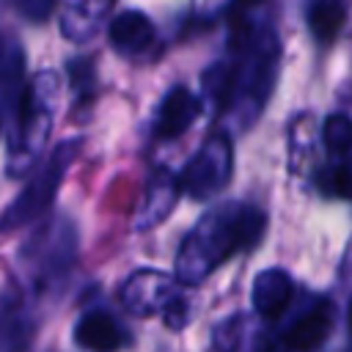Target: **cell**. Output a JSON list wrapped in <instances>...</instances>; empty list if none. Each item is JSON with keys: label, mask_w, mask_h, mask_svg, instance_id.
Instances as JSON below:
<instances>
[{"label": "cell", "mask_w": 352, "mask_h": 352, "mask_svg": "<svg viewBox=\"0 0 352 352\" xmlns=\"http://www.w3.org/2000/svg\"><path fill=\"white\" fill-rule=\"evenodd\" d=\"M121 297H124V305L132 311V314H151V311H165L176 297L170 294V283L162 272H154V270H143V272H135L124 289H121Z\"/></svg>", "instance_id": "8992f818"}, {"label": "cell", "mask_w": 352, "mask_h": 352, "mask_svg": "<svg viewBox=\"0 0 352 352\" xmlns=\"http://www.w3.org/2000/svg\"><path fill=\"white\" fill-rule=\"evenodd\" d=\"M231 162H234L231 140L223 132H214L192 154V160L187 162V168L179 176V184H182V190L190 198L204 201V198L214 195L217 190H223L228 184V179H231Z\"/></svg>", "instance_id": "277c9868"}, {"label": "cell", "mask_w": 352, "mask_h": 352, "mask_svg": "<svg viewBox=\"0 0 352 352\" xmlns=\"http://www.w3.org/2000/svg\"><path fill=\"white\" fill-rule=\"evenodd\" d=\"M294 283L283 270H264L253 280V308L264 319H278L292 302Z\"/></svg>", "instance_id": "30bf717a"}, {"label": "cell", "mask_w": 352, "mask_h": 352, "mask_svg": "<svg viewBox=\"0 0 352 352\" xmlns=\"http://www.w3.org/2000/svg\"><path fill=\"white\" fill-rule=\"evenodd\" d=\"M346 316H349V333H352V302H349V311H346Z\"/></svg>", "instance_id": "e0dca14e"}, {"label": "cell", "mask_w": 352, "mask_h": 352, "mask_svg": "<svg viewBox=\"0 0 352 352\" xmlns=\"http://www.w3.org/2000/svg\"><path fill=\"white\" fill-rule=\"evenodd\" d=\"M322 138L330 154L336 157H352V118L333 113L327 116L324 126H322Z\"/></svg>", "instance_id": "4fadbf2b"}, {"label": "cell", "mask_w": 352, "mask_h": 352, "mask_svg": "<svg viewBox=\"0 0 352 352\" xmlns=\"http://www.w3.org/2000/svg\"><path fill=\"white\" fill-rule=\"evenodd\" d=\"M80 151V140H63L55 146L50 160L33 173V179L19 190V195L8 204V209L0 217V231H14L19 226H28L38 214H44L66 176V168Z\"/></svg>", "instance_id": "7a4b0ae2"}, {"label": "cell", "mask_w": 352, "mask_h": 352, "mask_svg": "<svg viewBox=\"0 0 352 352\" xmlns=\"http://www.w3.org/2000/svg\"><path fill=\"white\" fill-rule=\"evenodd\" d=\"M74 338L88 352H116L126 344V330L110 311H88L74 327Z\"/></svg>", "instance_id": "ba28073f"}, {"label": "cell", "mask_w": 352, "mask_h": 352, "mask_svg": "<svg viewBox=\"0 0 352 352\" xmlns=\"http://www.w3.org/2000/svg\"><path fill=\"white\" fill-rule=\"evenodd\" d=\"M14 6H16V11H19L25 19H30V22H44V19L52 14L55 0H14Z\"/></svg>", "instance_id": "9a60e30c"}, {"label": "cell", "mask_w": 352, "mask_h": 352, "mask_svg": "<svg viewBox=\"0 0 352 352\" xmlns=\"http://www.w3.org/2000/svg\"><path fill=\"white\" fill-rule=\"evenodd\" d=\"M201 116V102L195 99V94H190L187 88L176 85L165 94L160 110H157V121H154V138L160 140H176L179 135H184L192 121Z\"/></svg>", "instance_id": "5b68a950"}, {"label": "cell", "mask_w": 352, "mask_h": 352, "mask_svg": "<svg viewBox=\"0 0 352 352\" xmlns=\"http://www.w3.org/2000/svg\"><path fill=\"white\" fill-rule=\"evenodd\" d=\"M154 41V25L146 14L140 11H121L110 22V44L118 52L135 55L143 52Z\"/></svg>", "instance_id": "8fae6325"}, {"label": "cell", "mask_w": 352, "mask_h": 352, "mask_svg": "<svg viewBox=\"0 0 352 352\" xmlns=\"http://www.w3.org/2000/svg\"><path fill=\"white\" fill-rule=\"evenodd\" d=\"M179 192H182L179 176H173L170 170L160 168V170L148 179V184H146V195H143L140 212H138V217H135V228L143 231V228L157 226L162 217H168V212L173 209Z\"/></svg>", "instance_id": "9c48e42d"}, {"label": "cell", "mask_w": 352, "mask_h": 352, "mask_svg": "<svg viewBox=\"0 0 352 352\" xmlns=\"http://www.w3.org/2000/svg\"><path fill=\"white\" fill-rule=\"evenodd\" d=\"M327 187L341 198H352V160H346V162H341L330 170Z\"/></svg>", "instance_id": "5bb4252c"}, {"label": "cell", "mask_w": 352, "mask_h": 352, "mask_svg": "<svg viewBox=\"0 0 352 352\" xmlns=\"http://www.w3.org/2000/svg\"><path fill=\"white\" fill-rule=\"evenodd\" d=\"M236 6H258V3H264V0H234Z\"/></svg>", "instance_id": "2e32d148"}, {"label": "cell", "mask_w": 352, "mask_h": 352, "mask_svg": "<svg viewBox=\"0 0 352 352\" xmlns=\"http://www.w3.org/2000/svg\"><path fill=\"white\" fill-rule=\"evenodd\" d=\"M264 214L245 204H223L206 212L184 236L176 256V278L182 283H201L226 258L258 242Z\"/></svg>", "instance_id": "6da1fadb"}, {"label": "cell", "mask_w": 352, "mask_h": 352, "mask_svg": "<svg viewBox=\"0 0 352 352\" xmlns=\"http://www.w3.org/2000/svg\"><path fill=\"white\" fill-rule=\"evenodd\" d=\"M346 22V11L344 3L338 0H314L308 8V28L316 36V41H333L338 36V30Z\"/></svg>", "instance_id": "7c38bea8"}, {"label": "cell", "mask_w": 352, "mask_h": 352, "mask_svg": "<svg viewBox=\"0 0 352 352\" xmlns=\"http://www.w3.org/2000/svg\"><path fill=\"white\" fill-rule=\"evenodd\" d=\"M52 74H41L30 91L22 99L19 110V129H16V143L8 157V173H22L38 154L47 132H50V102L44 96L52 94Z\"/></svg>", "instance_id": "3957f363"}, {"label": "cell", "mask_w": 352, "mask_h": 352, "mask_svg": "<svg viewBox=\"0 0 352 352\" xmlns=\"http://www.w3.org/2000/svg\"><path fill=\"white\" fill-rule=\"evenodd\" d=\"M333 316H336L333 302L316 300V302H314L308 311H302L300 319L286 330V336H283L286 346L294 349V352H314V349L322 346L324 338L330 336V330H333Z\"/></svg>", "instance_id": "52a82bcc"}]
</instances>
